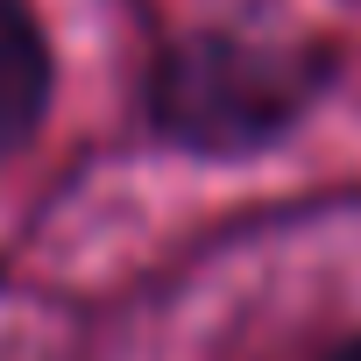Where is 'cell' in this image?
<instances>
[{
    "label": "cell",
    "mask_w": 361,
    "mask_h": 361,
    "mask_svg": "<svg viewBox=\"0 0 361 361\" xmlns=\"http://www.w3.org/2000/svg\"><path fill=\"white\" fill-rule=\"evenodd\" d=\"M290 106H298L290 78L255 50H185V57H170L163 92H156L163 128L206 149L262 142L290 121Z\"/></svg>",
    "instance_id": "1"
},
{
    "label": "cell",
    "mask_w": 361,
    "mask_h": 361,
    "mask_svg": "<svg viewBox=\"0 0 361 361\" xmlns=\"http://www.w3.org/2000/svg\"><path fill=\"white\" fill-rule=\"evenodd\" d=\"M50 106V43L22 0H0V156L22 149Z\"/></svg>",
    "instance_id": "2"
},
{
    "label": "cell",
    "mask_w": 361,
    "mask_h": 361,
    "mask_svg": "<svg viewBox=\"0 0 361 361\" xmlns=\"http://www.w3.org/2000/svg\"><path fill=\"white\" fill-rule=\"evenodd\" d=\"M333 361H361V347H347V354H333Z\"/></svg>",
    "instance_id": "3"
}]
</instances>
